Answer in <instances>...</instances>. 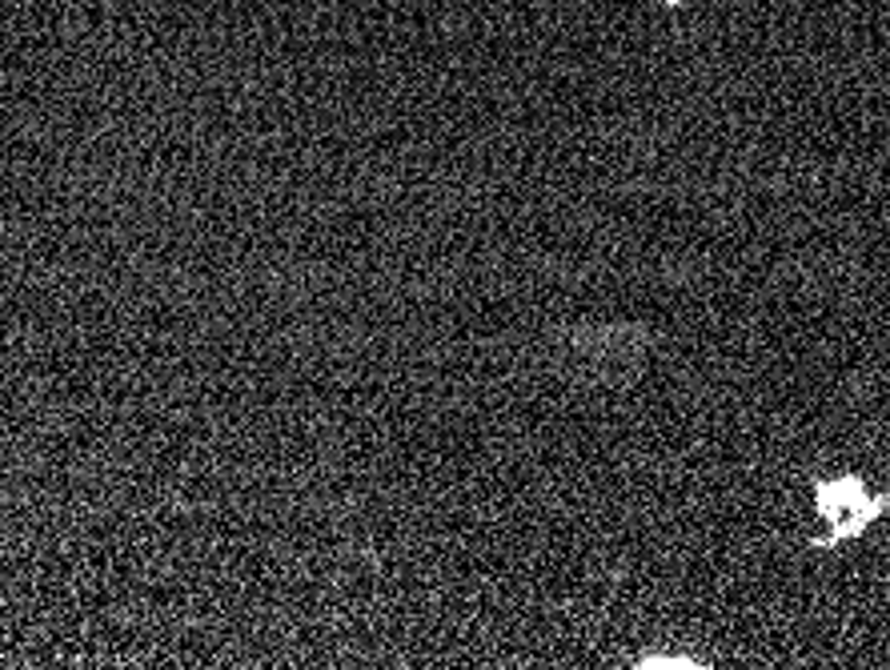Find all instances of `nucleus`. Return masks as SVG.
<instances>
[{"instance_id":"obj_1","label":"nucleus","mask_w":890,"mask_h":670,"mask_svg":"<svg viewBox=\"0 0 890 670\" xmlns=\"http://www.w3.org/2000/svg\"><path fill=\"white\" fill-rule=\"evenodd\" d=\"M815 498H818V514L830 522V534H826L823 542L855 538V534H862V530L890 506V498L870 494L858 478H830V482L823 478V482H815Z\"/></svg>"},{"instance_id":"obj_2","label":"nucleus","mask_w":890,"mask_h":670,"mask_svg":"<svg viewBox=\"0 0 890 670\" xmlns=\"http://www.w3.org/2000/svg\"><path fill=\"white\" fill-rule=\"evenodd\" d=\"M638 667H706V662H694V659H642Z\"/></svg>"}]
</instances>
